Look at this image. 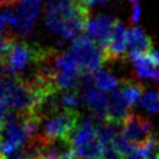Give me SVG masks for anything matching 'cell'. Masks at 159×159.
<instances>
[{"mask_svg":"<svg viewBox=\"0 0 159 159\" xmlns=\"http://www.w3.org/2000/svg\"><path fill=\"white\" fill-rule=\"evenodd\" d=\"M40 120L32 113L10 112L0 123V159L24 149L39 134Z\"/></svg>","mask_w":159,"mask_h":159,"instance_id":"cell-1","label":"cell"},{"mask_svg":"<svg viewBox=\"0 0 159 159\" xmlns=\"http://www.w3.org/2000/svg\"><path fill=\"white\" fill-rule=\"evenodd\" d=\"M102 120L97 117L84 116L72 134L70 143L75 158L81 159H101L102 143L98 135V125Z\"/></svg>","mask_w":159,"mask_h":159,"instance_id":"cell-2","label":"cell"},{"mask_svg":"<svg viewBox=\"0 0 159 159\" xmlns=\"http://www.w3.org/2000/svg\"><path fill=\"white\" fill-rule=\"evenodd\" d=\"M80 120L78 111L61 108L40 120L37 137L43 140H70Z\"/></svg>","mask_w":159,"mask_h":159,"instance_id":"cell-3","label":"cell"},{"mask_svg":"<svg viewBox=\"0 0 159 159\" xmlns=\"http://www.w3.org/2000/svg\"><path fill=\"white\" fill-rule=\"evenodd\" d=\"M4 98L11 112L32 113L40 103L34 87L24 78H4Z\"/></svg>","mask_w":159,"mask_h":159,"instance_id":"cell-4","label":"cell"},{"mask_svg":"<svg viewBox=\"0 0 159 159\" xmlns=\"http://www.w3.org/2000/svg\"><path fill=\"white\" fill-rule=\"evenodd\" d=\"M47 52V48H41L36 45H30L26 41L16 39L4 61L7 75L12 77H20V75L25 72L31 65L36 63L39 66Z\"/></svg>","mask_w":159,"mask_h":159,"instance_id":"cell-5","label":"cell"},{"mask_svg":"<svg viewBox=\"0 0 159 159\" xmlns=\"http://www.w3.org/2000/svg\"><path fill=\"white\" fill-rule=\"evenodd\" d=\"M68 53L83 73H94L104 62L102 50L86 35L72 41Z\"/></svg>","mask_w":159,"mask_h":159,"instance_id":"cell-6","label":"cell"},{"mask_svg":"<svg viewBox=\"0 0 159 159\" xmlns=\"http://www.w3.org/2000/svg\"><path fill=\"white\" fill-rule=\"evenodd\" d=\"M81 94L83 103L92 111V114L99 120H106L108 96L101 92L93 83L92 73H84L81 82Z\"/></svg>","mask_w":159,"mask_h":159,"instance_id":"cell-7","label":"cell"},{"mask_svg":"<svg viewBox=\"0 0 159 159\" xmlns=\"http://www.w3.org/2000/svg\"><path fill=\"white\" fill-rule=\"evenodd\" d=\"M152 124L145 118L137 116V114H129L125 120L122 124V133L123 135L135 147H142L147 144L152 138Z\"/></svg>","mask_w":159,"mask_h":159,"instance_id":"cell-8","label":"cell"},{"mask_svg":"<svg viewBox=\"0 0 159 159\" xmlns=\"http://www.w3.org/2000/svg\"><path fill=\"white\" fill-rule=\"evenodd\" d=\"M39 15H40L39 4L21 2L20 6H15L14 10V17L11 22L12 30L19 36H24V37L29 36L34 30Z\"/></svg>","mask_w":159,"mask_h":159,"instance_id":"cell-9","label":"cell"},{"mask_svg":"<svg viewBox=\"0 0 159 159\" xmlns=\"http://www.w3.org/2000/svg\"><path fill=\"white\" fill-rule=\"evenodd\" d=\"M114 21L116 20H112L107 15H98L94 19H91L87 24V27L84 30L86 36L89 37L102 51L109 42Z\"/></svg>","mask_w":159,"mask_h":159,"instance_id":"cell-10","label":"cell"},{"mask_svg":"<svg viewBox=\"0 0 159 159\" xmlns=\"http://www.w3.org/2000/svg\"><path fill=\"white\" fill-rule=\"evenodd\" d=\"M127 31L128 30H125V27L122 22H119L118 20L114 21L109 42H108L107 47L102 51L104 61H117L125 56V52L128 48Z\"/></svg>","mask_w":159,"mask_h":159,"instance_id":"cell-11","label":"cell"},{"mask_svg":"<svg viewBox=\"0 0 159 159\" xmlns=\"http://www.w3.org/2000/svg\"><path fill=\"white\" fill-rule=\"evenodd\" d=\"M130 114L129 106L124 101L120 91H116L108 96V107L106 120L122 125L125 118Z\"/></svg>","mask_w":159,"mask_h":159,"instance_id":"cell-12","label":"cell"},{"mask_svg":"<svg viewBox=\"0 0 159 159\" xmlns=\"http://www.w3.org/2000/svg\"><path fill=\"white\" fill-rule=\"evenodd\" d=\"M127 41H128V55H140V53H148L152 47L150 39L145 35L142 27L134 26L130 27L127 31Z\"/></svg>","mask_w":159,"mask_h":159,"instance_id":"cell-13","label":"cell"},{"mask_svg":"<svg viewBox=\"0 0 159 159\" xmlns=\"http://www.w3.org/2000/svg\"><path fill=\"white\" fill-rule=\"evenodd\" d=\"M130 60L133 61L135 75L139 78H159V70L155 62L152 60L149 53H140L130 56Z\"/></svg>","mask_w":159,"mask_h":159,"instance_id":"cell-14","label":"cell"},{"mask_svg":"<svg viewBox=\"0 0 159 159\" xmlns=\"http://www.w3.org/2000/svg\"><path fill=\"white\" fill-rule=\"evenodd\" d=\"M93 83L94 86L103 93H113L117 91V87L119 84L118 78L114 77L111 72L104 71V70H98L94 73H92Z\"/></svg>","mask_w":159,"mask_h":159,"instance_id":"cell-15","label":"cell"},{"mask_svg":"<svg viewBox=\"0 0 159 159\" xmlns=\"http://www.w3.org/2000/svg\"><path fill=\"white\" fill-rule=\"evenodd\" d=\"M120 93L124 98V101L128 103V106H133L134 103H138L139 98L142 97V94L144 93L143 92V87L140 83H137V82H133V81H123L122 83V89H120Z\"/></svg>","mask_w":159,"mask_h":159,"instance_id":"cell-16","label":"cell"},{"mask_svg":"<svg viewBox=\"0 0 159 159\" xmlns=\"http://www.w3.org/2000/svg\"><path fill=\"white\" fill-rule=\"evenodd\" d=\"M58 103H60L61 108L72 109V111H77L82 104H84L82 94H81V91H77V89L60 92V94H58Z\"/></svg>","mask_w":159,"mask_h":159,"instance_id":"cell-17","label":"cell"},{"mask_svg":"<svg viewBox=\"0 0 159 159\" xmlns=\"http://www.w3.org/2000/svg\"><path fill=\"white\" fill-rule=\"evenodd\" d=\"M138 106L150 113H159V89L145 91L139 98Z\"/></svg>","mask_w":159,"mask_h":159,"instance_id":"cell-18","label":"cell"},{"mask_svg":"<svg viewBox=\"0 0 159 159\" xmlns=\"http://www.w3.org/2000/svg\"><path fill=\"white\" fill-rule=\"evenodd\" d=\"M14 10L15 4H0V36L7 35L5 32L7 26H11Z\"/></svg>","mask_w":159,"mask_h":159,"instance_id":"cell-19","label":"cell"},{"mask_svg":"<svg viewBox=\"0 0 159 159\" xmlns=\"http://www.w3.org/2000/svg\"><path fill=\"white\" fill-rule=\"evenodd\" d=\"M101 159H124V157L112 142V143H102Z\"/></svg>","mask_w":159,"mask_h":159,"instance_id":"cell-20","label":"cell"},{"mask_svg":"<svg viewBox=\"0 0 159 159\" xmlns=\"http://www.w3.org/2000/svg\"><path fill=\"white\" fill-rule=\"evenodd\" d=\"M139 17H140V6H139V4H135L134 5V7H133V12H132V22H138V20H139Z\"/></svg>","mask_w":159,"mask_h":159,"instance_id":"cell-21","label":"cell"},{"mask_svg":"<svg viewBox=\"0 0 159 159\" xmlns=\"http://www.w3.org/2000/svg\"><path fill=\"white\" fill-rule=\"evenodd\" d=\"M84 4L89 7V6H94V5H101V4H104L107 0H83Z\"/></svg>","mask_w":159,"mask_h":159,"instance_id":"cell-22","label":"cell"},{"mask_svg":"<svg viewBox=\"0 0 159 159\" xmlns=\"http://www.w3.org/2000/svg\"><path fill=\"white\" fill-rule=\"evenodd\" d=\"M5 75H7V72H6V67H5L4 61L0 58V78H4Z\"/></svg>","mask_w":159,"mask_h":159,"instance_id":"cell-23","label":"cell"},{"mask_svg":"<svg viewBox=\"0 0 159 159\" xmlns=\"http://www.w3.org/2000/svg\"><path fill=\"white\" fill-rule=\"evenodd\" d=\"M37 159H75L73 158V153L63 155V157H58V158H37Z\"/></svg>","mask_w":159,"mask_h":159,"instance_id":"cell-24","label":"cell"},{"mask_svg":"<svg viewBox=\"0 0 159 159\" xmlns=\"http://www.w3.org/2000/svg\"><path fill=\"white\" fill-rule=\"evenodd\" d=\"M41 0H21V2H29V4H40Z\"/></svg>","mask_w":159,"mask_h":159,"instance_id":"cell-25","label":"cell"},{"mask_svg":"<svg viewBox=\"0 0 159 159\" xmlns=\"http://www.w3.org/2000/svg\"><path fill=\"white\" fill-rule=\"evenodd\" d=\"M73 158H75V157H73ZM75 159H81V158H75ZM89 159H91V158H89Z\"/></svg>","mask_w":159,"mask_h":159,"instance_id":"cell-26","label":"cell"},{"mask_svg":"<svg viewBox=\"0 0 159 159\" xmlns=\"http://www.w3.org/2000/svg\"><path fill=\"white\" fill-rule=\"evenodd\" d=\"M129 1H137V0H129Z\"/></svg>","mask_w":159,"mask_h":159,"instance_id":"cell-27","label":"cell"},{"mask_svg":"<svg viewBox=\"0 0 159 159\" xmlns=\"http://www.w3.org/2000/svg\"><path fill=\"white\" fill-rule=\"evenodd\" d=\"M158 82H159V78H158Z\"/></svg>","mask_w":159,"mask_h":159,"instance_id":"cell-28","label":"cell"}]
</instances>
